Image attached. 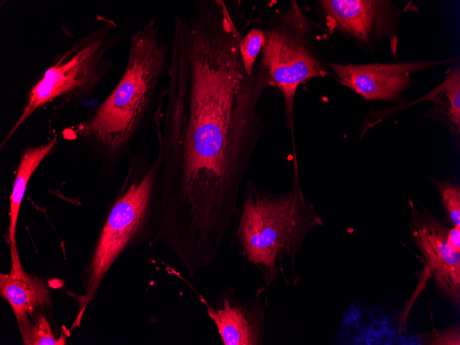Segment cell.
I'll list each match as a JSON object with an SVG mask.
<instances>
[{"instance_id":"cell-12","label":"cell","mask_w":460,"mask_h":345,"mask_svg":"<svg viewBox=\"0 0 460 345\" xmlns=\"http://www.w3.org/2000/svg\"><path fill=\"white\" fill-rule=\"evenodd\" d=\"M57 139L55 137L45 144L27 147L22 151L10 197L8 239L11 256L19 255L16 244V228L20 206L28 182L39 164L55 147Z\"/></svg>"},{"instance_id":"cell-3","label":"cell","mask_w":460,"mask_h":345,"mask_svg":"<svg viewBox=\"0 0 460 345\" xmlns=\"http://www.w3.org/2000/svg\"><path fill=\"white\" fill-rule=\"evenodd\" d=\"M291 189L274 193L245 182L229 231V249H236L246 264L255 269L269 288L278 280L293 287L287 269L299 280L296 259L309 233L324 225L303 194L298 170Z\"/></svg>"},{"instance_id":"cell-17","label":"cell","mask_w":460,"mask_h":345,"mask_svg":"<svg viewBox=\"0 0 460 345\" xmlns=\"http://www.w3.org/2000/svg\"><path fill=\"white\" fill-rule=\"evenodd\" d=\"M459 328L452 327L436 334L429 344L439 345H459L460 344Z\"/></svg>"},{"instance_id":"cell-16","label":"cell","mask_w":460,"mask_h":345,"mask_svg":"<svg viewBox=\"0 0 460 345\" xmlns=\"http://www.w3.org/2000/svg\"><path fill=\"white\" fill-rule=\"evenodd\" d=\"M442 202L452 224L460 226V190L452 185L439 187Z\"/></svg>"},{"instance_id":"cell-8","label":"cell","mask_w":460,"mask_h":345,"mask_svg":"<svg viewBox=\"0 0 460 345\" xmlns=\"http://www.w3.org/2000/svg\"><path fill=\"white\" fill-rule=\"evenodd\" d=\"M410 229L437 293L457 311L460 304V252L448 241L449 229L428 209L410 205Z\"/></svg>"},{"instance_id":"cell-7","label":"cell","mask_w":460,"mask_h":345,"mask_svg":"<svg viewBox=\"0 0 460 345\" xmlns=\"http://www.w3.org/2000/svg\"><path fill=\"white\" fill-rule=\"evenodd\" d=\"M330 30L344 33L369 52L385 41L396 46L404 10L389 0L319 1Z\"/></svg>"},{"instance_id":"cell-1","label":"cell","mask_w":460,"mask_h":345,"mask_svg":"<svg viewBox=\"0 0 460 345\" xmlns=\"http://www.w3.org/2000/svg\"><path fill=\"white\" fill-rule=\"evenodd\" d=\"M241 35L198 27L173 36L160 131L155 238L174 254L216 256L229 233L241 188L264 129L258 104L269 85L260 63L249 76Z\"/></svg>"},{"instance_id":"cell-2","label":"cell","mask_w":460,"mask_h":345,"mask_svg":"<svg viewBox=\"0 0 460 345\" xmlns=\"http://www.w3.org/2000/svg\"><path fill=\"white\" fill-rule=\"evenodd\" d=\"M169 58L160 25L151 18L130 37L127 63L115 87L79 125L77 138L108 172L114 171L150 118H155V105L167 93L160 87Z\"/></svg>"},{"instance_id":"cell-18","label":"cell","mask_w":460,"mask_h":345,"mask_svg":"<svg viewBox=\"0 0 460 345\" xmlns=\"http://www.w3.org/2000/svg\"><path fill=\"white\" fill-rule=\"evenodd\" d=\"M448 241L456 250L460 252V226H454L449 230Z\"/></svg>"},{"instance_id":"cell-10","label":"cell","mask_w":460,"mask_h":345,"mask_svg":"<svg viewBox=\"0 0 460 345\" xmlns=\"http://www.w3.org/2000/svg\"><path fill=\"white\" fill-rule=\"evenodd\" d=\"M442 60H412L388 63H328L340 85L367 101L395 102L415 81L414 74L450 63Z\"/></svg>"},{"instance_id":"cell-6","label":"cell","mask_w":460,"mask_h":345,"mask_svg":"<svg viewBox=\"0 0 460 345\" xmlns=\"http://www.w3.org/2000/svg\"><path fill=\"white\" fill-rule=\"evenodd\" d=\"M265 33L261 65L269 85L284 99L288 128L293 133L294 101L298 87L308 80L328 75L327 66L315 47V28L297 3L278 13Z\"/></svg>"},{"instance_id":"cell-13","label":"cell","mask_w":460,"mask_h":345,"mask_svg":"<svg viewBox=\"0 0 460 345\" xmlns=\"http://www.w3.org/2000/svg\"><path fill=\"white\" fill-rule=\"evenodd\" d=\"M428 98L434 102L432 113L439 114L451 133L458 136L460 132L459 66L449 69L442 83L428 94Z\"/></svg>"},{"instance_id":"cell-4","label":"cell","mask_w":460,"mask_h":345,"mask_svg":"<svg viewBox=\"0 0 460 345\" xmlns=\"http://www.w3.org/2000/svg\"><path fill=\"white\" fill-rule=\"evenodd\" d=\"M122 41L116 23L103 18L101 25L57 53L28 85L21 114L3 139L1 148L30 116L45 105L92 96L114 65L107 54Z\"/></svg>"},{"instance_id":"cell-5","label":"cell","mask_w":460,"mask_h":345,"mask_svg":"<svg viewBox=\"0 0 460 345\" xmlns=\"http://www.w3.org/2000/svg\"><path fill=\"white\" fill-rule=\"evenodd\" d=\"M129 156V169L120 194L112 204L98 237L92 260L86 293L79 300L81 319L88 303L117 258L143 236L155 221L157 209L160 157L150 163L145 154Z\"/></svg>"},{"instance_id":"cell-14","label":"cell","mask_w":460,"mask_h":345,"mask_svg":"<svg viewBox=\"0 0 460 345\" xmlns=\"http://www.w3.org/2000/svg\"><path fill=\"white\" fill-rule=\"evenodd\" d=\"M22 331L21 335L25 345H63L65 337H56L47 319L39 313Z\"/></svg>"},{"instance_id":"cell-15","label":"cell","mask_w":460,"mask_h":345,"mask_svg":"<svg viewBox=\"0 0 460 345\" xmlns=\"http://www.w3.org/2000/svg\"><path fill=\"white\" fill-rule=\"evenodd\" d=\"M265 33L260 28H252L240 41V52L246 72L251 76L255 60L264 45Z\"/></svg>"},{"instance_id":"cell-11","label":"cell","mask_w":460,"mask_h":345,"mask_svg":"<svg viewBox=\"0 0 460 345\" xmlns=\"http://www.w3.org/2000/svg\"><path fill=\"white\" fill-rule=\"evenodd\" d=\"M0 293L11 306L20 332L30 324L29 316L50 302L45 282L25 273L20 259L12 260L8 274L1 273Z\"/></svg>"},{"instance_id":"cell-9","label":"cell","mask_w":460,"mask_h":345,"mask_svg":"<svg viewBox=\"0 0 460 345\" xmlns=\"http://www.w3.org/2000/svg\"><path fill=\"white\" fill-rule=\"evenodd\" d=\"M189 287L205 306L224 345L264 344L269 302L263 286L253 296L241 300L233 286H227L214 301H209L192 286Z\"/></svg>"}]
</instances>
